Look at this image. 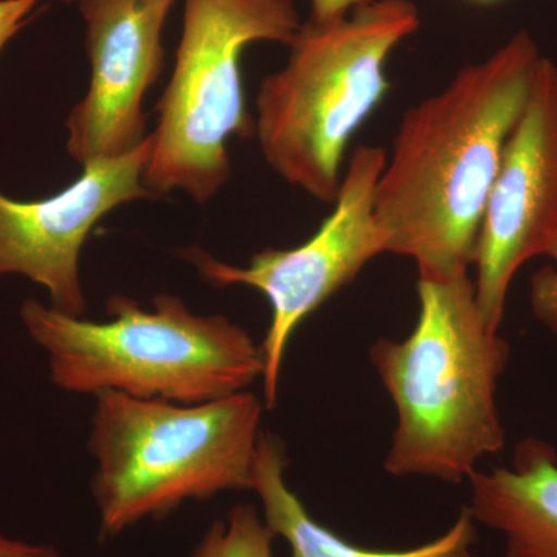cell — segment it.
I'll use <instances>...</instances> for the list:
<instances>
[{
    "mask_svg": "<svg viewBox=\"0 0 557 557\" xmlns=\"http://www.w3.org/2000/svg\"><path fill=\"white\" fill-rule=\"evenodd\" d=\"M541 57L533 36L518 32L399 121L375 218L387 252L412 259L418 276L456 277L474 265L487 197Z\"/></svg>",
    "mask_w": 557,
    "mask_h": 557,
    "instance_id": "obj_1",
    "label": "cell"
},
{
    "mask_svg": "<svg viewBox=\"0 0 557 557\" xmlns=\"http://www.w3.org/2000/svg\"><path fill=\"white\" fill-rule=\"evenodd\" d=\"M417 295L408 338H381L370 348L397 412L384 469L394 478L461 483L483 457L505 448L497 387L511 348L480 313L469 274L418 276Z\"/></svg>",
    "mask_w": 557,
    "mask_h": 557,
    "instance_id": "obj_2",
    "label": "cell"
},
{
    "mask_svg": "<svg viewBox=\"0 0 557 557\" xmlns=\"http://www.w3.org/2000/svg\"><path fill=\"white\" fill-rule=\"evenodd\" d=\"M108 321L70 317L27 299L21 318L49 355L51 381L70 394L120 392L129 397L197 405L225 398L263 375L260 346L223 314H197L174 295L110 296Z\"/></svg>",
    "mask_w": 557,
    "mask_h": 557,
    "instance_id": "obj_3",
    "label": "cell"
},
{
    "mask_svg": "<svg viewBox=\"0 0 557 557\" xmlns=\"http://www.w3.org/2000/svg\"><path fill=\"white\" fill-rule=\"evenodd\" d=\"M420 25L412 0H369L332 24L304 22L287 64L256 97L255 135L278 177L335 201L350 139L391 90V54Z\"/></svg>",
    "mask_w": 557,
    "mask_h": 557,
    "instance_id": "obj_4",
    "label": "cell"
},
{
    "mask_svg": "<svg viewBox=\"0 0 557 557\" xmlns=\"http://www.w3.org/2000/svg\"><path fill=\"white\" fill-rule=\"evenodd\" d=\"M263 399L242 391L197 405L95 395L89 450L102 537L188 500L252 487Z\"/></svg>",
    "mask_w": 557,
    "mask_h": 557,
    "instance_id": "obj_5",
    "label": "cell"
},
{
    "mask_svg": "<svg viewBox=\"0 0 557 557\" xmlns=\"http://www.w3.org/2000/svg\"><path fill=\"white\" fill-rule=\"evenodd\" d=\"M295 0H185L175 67L157 104L145 186L203 205L231 177V137L255 135L240 61L255 42L289 46L302 28Z\"/></svg>",
    "mask_w": 557,
    "mask_h": 557,
    "instance_id": "obj_6",
    "label": "cell"
},
{
    "mask_svg": "<svg viewBox=\"0 0 557 557\" xmlns=\"http://www.w3.org/2000/svg\"><path fill=\"white\" fill-rule=\"evenodd\" d=\"M387 150L361 145L347 159L335 208L309 240L295 248H267L247 267L231 265L201 248L183 249L182 258L214 287L255 288L271 307V321L260 344L263 403L273 409L289 339L304 319L350 285L362 269L387 252L386 236L375 218V189Z\"/></svg>",
    "mask_w": 557,
    "mask_h": 557,
    "instance_id": "obj_7",
    "label": "cell"
},
{
    "mask_svg": "<svg viewBox=\"0 0 557 557\" xmlns=\"http://www.w3.org/2000/svg\"><path fill=\"white\" fill-rule=\"evenodd\" d=\"M557 242V65L541 57L525 109L509 135L480 230L475 299L500 329L512 278Z\"/></svg>",
    "mask_w": 557,
    "mask_h": 557,
    "instance_id": "obj_8",
    "label": "cell"
},
{
    "mask_svg": "<svg viewBox=\"0 0 557 557\" xmlns=\"http://www.w3.org/2000/svg\"><path fill=\"white\" fill-rule=\"evenodd\" d=\"M152 146L149 134L126 156L87 163L76 182L47 199L17 201L0 193V276L28 277L49 292L53 309L84 318L81 249L109 212L157 199L145 186Z\"/></svg>",
    "mask_w": 557,
    "mask_h": 557,
    "instance_id": "obj_9",
    "label": "cell"
},
{
    "mask_svg": "<svg viewBox=\"0 0 557 557\" xmlns=\"http://www.w3.org/2000/svg\"><path fill=\"white\" fill-rule=\"evenodd\" d=\"M84 21L90 89L70 112L67 152L86 166L137 149L146 134L143 100L164 65L163 30L175 0H65Z\"/></svg>",
    "mask_w": 557,
    "mask_h": 557,
    "instance_id": "obj_10",
    "label": "cell"
},
{
    "mask_svg": "<svg viewBox=\"0 0 557 557\" xmlns=\"http://www.w3.org/2000/svg\"><path fill=\"white\" fill-rule=\"evenodd\" d=\"M475 522L496 530L505 557H557V450L541 438L516 446L508 468L468 479Z\"/></svg>",
    "mask_w": 557,
    "mask_h": 557,
    "instance_id": "obj_11",
    "label": "cell"
},
{
    "mask_svg": "<svg viewBox=\"0 0 557 557\" xmlns=\"http://www.w3.org/2000/svg\"><path fill=\"white\" fill-rule=\"evenodd\" d=\"M287 456L281 440L262 432L256 454L252 491L263 505V520L273 536L284 537L292 557H475L471 552L478 530L468 508L443 536L409 549H372L358 547L338 534L319 525L299 497L285 482Z\"/></svg>",
    "mask_w": 557,
    "mask_h": 557,
    "instance_id": "obj_12",
    "label": "cell"
},
{
    "mask_svg": "<svg viewBox=\"0 0 557 557\" xmlns=\"http://www.w3.org/2000/svg\"><path fill=\"white\" fill-rule=\"evenodd\" d=\"M273 533L251 505H236L212 523L190 557H271Z\"/></svg>",
    "mask_w": 557,
    "mask_h": 557,
    "instance_id": "obj_13",
    "label": "cell"
},
{
    "mask_svg": "<svg viewBox=\"0 0 557 557\" xmlns=\"http://www.w3.org/2000/svg\"><path fill=\"white\" fill-rule=\"evenodd\" d=\"M548 258L552 263L531 277L530 306L537 321L557 338V242Z\"/></svg>",
    "mask_w": 557,
    "mask_h": 557,
    "instance_id": "obj_14",
    "label": "cell"
},
{
    "mask_svg": "<svg viewBox=\"0 0 557 557\" xmlns=\"http://www.w3.org/2000/svg\"><path fill=\"white\" fill-rule=\"evenodd\" d=\"M42 0H0V51L24 28Z\"/></svg>",
    "mask_w": 557,
    "mask_h": 557,
    "instance_id": "obj_15",
    "label": "cell"
},
{
    "mask_svg": "<svg viewBox=\"0 0 557 557\" xmlns=\"http://www.w3.org/2000/svg\"><path fill=\"white\" fill-rule=\"evenodd\" d=\"M369 0H310L311 24H332L346 17Z\"/></svg>",
    "mask_w": 557,
    "mask_h": 557,
    "instance_id": "obj_16",
    "label": "cell"
},
{
    "mask_svg": "<svg viewBox=\"0 0 557 557\" xmlns=\"http://www.w3.org/2000/svg\"><path fill=\"white\" fill-rule=\"evenodd\" d=\"M0 557H62L57 548L49 545L27 544L0 534Z\"/></svg>",
    "mask_w": 557,
    "mask_h": 557,
    "instance_id": "obj_17",
    "label": "cell"
},
{
    "mask_svg": "<svg viewBox=\"0 0 557 557\" xmlns=\"http://www.w3.org/2000/svg\"><path fill=\"white\" fill-rule=\"evenodd\" d=\"M472 2L491 3V2H497V0H472Z\"/></svg>",
    "mask_w": 557,
    "mask_h": 557,
    "instance_id": "obj_18",
    "label": "cell"
},
{
    "mask_svg": "<svg viewBox=\"0 0 557 557\" xmlns=\"http://www.w3.org/2000/svg\"><path fill=\"white\" fill-rule=\"evenodd\" d=\"M61 2H65V0H61Z\"/></svg>",
    "mask_w": 557,
    "mask_h": 557,
    "instance_id": "obj_19",
    "label": "cell"
}]
</instances>
